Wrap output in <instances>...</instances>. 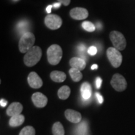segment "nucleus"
<instances>
[{"label": "nucleus", "instance_id": "f257e3e1", "mask_svg": "<svg viewBox=\"0 0 135 135\" xmlns=\"http://www.w3.org/2000/svg\"><path fill=\"white\" fill-rule=\"evenodd\" d=\"M42 56V50L40 47L33 46L24 56V63L27 66L31 67L40 61Z\"/></svg>", "mask_w": 135, "mask_h": 135}, {"label": "nucleus", "instance_id": "f03ea898", "mask_svg": "<svg viewBox=\"0 0 135 135\" xmlns=\"http://www.w3.org/2000/svg\"><path fill=\"white\" fill-rule=\"evenodd\" d=\"M63 56V51L58 45L50 46L47 50V57L49 63L52 65H56L60 63Z\"/></svg>", "mask_w": 135, "mask_h": 135}, {"label": "nucleus", "instance_id": "7ed1b4c3", "mask_svg": "<svg viewBox=\"0 0 135 135\" xmlns=\"http://www.w3.org/2000/svg\"><path fill=\"white\" fill-rule=\"evenodd\" d=\"M35 42V36L31 32H27L21 35L19 41V50L22 53H25L33 47Z\"/></svg>", "mask_w": 135, "mask_h": 135}, {"label": "nucleus", "instance_id": "20e7f679", "mask_svg": "<svg viewBox=\"0 0 135 135\" xmlns=\"http://www.w3.org/2000/svg\"><path fill=\"white\" fill-rule=\"evenodd\" d=\"M109 38L113 45L114 48L119 51H123L126 46V41L124 35L117 31H111L109 34Z\"/></svg>", "mask_w": 135, "mask_h": 135}, {"label": "nucleus", "instance_id": "39448f33", "mask_svg": "<svg viewBox=\"0 0 135 135\" xmlns=\"http://www.w3.org/2000/svg\"><path fill=\"white\" fill-rule=\"evenodd\" d=\"M107 57L111 65L114 68L119 67L122 63L123 56L119 50L113 47H109L106 51Z\"/></svg>", "mask_w": 135, "mask_h": 135}, {"label": "nucleus", "instance_id": "423d86ee", "mask_svg": "<svg viewBox=\"0 0 135 135\" xmlns=\"http://www.w3.org/2000/svg\"><path fill=\"white\" fill-rule=\"evenodd\" d=\"M111 85L117 91H123L127 88V82L120 74H114L111 80Z\"/></svg>", "mask_w": 135, "mask_h": 135}, {"label": "nucleus", "instance_id": "0eeeda50", "mask_svg": "<svg viewBox=\"0 0 135 135\" xmlns=\"http://www.w3.org/2000/svg\"><path fill=\"white\" fill-rule=\"evenodd\" d=\"M45 23L49 29L55 30L59 29L61 26L63 21L61 18L58 15L49 14L45 17Z\"/></svg>", "mask_w": 135, "mask_h": 135}, {"label": "nucleus", "instance_id": "6e6552de", "mask_svg": "<svg viewBox=\"0 0 135 135\" xmlns=\"http://www.w3.org/2000/svg\"><path fill=\"white\" fill-rule=\"evenodd\" d=\"M70 16L76 20H83L88 16L89 13L86 9L84 8L77 7L73 8L70 12Z\"/></svg>", "mask_w": 135, "mask_h": 135}, {"label": "nucleus", "instance_id": "1a4fd4ad", "mask_svg": "<svg viewBox=\"0 0 135 135\" xmlns=\"http://www.w3.org/2000/svg\"><path fill=\"white\" fill-rule=\"evenodd\" d=\"M32 101L37 108H44L48 103V98L45 94L40 92L35 93L31 97Z\"/></svg>", "mask_w": 135, "mask_h": 135}, {"label": "nucleus", "instance_id": "9d476101", "mask_svg": "<svg viewBox=\"0 0 135 135\" xmlns=\"http://www.w3.org/2000/svg\"><path fill=\"white\" fill-rule=\"evenodd\" d=\"M28 82L32 88L38 89L43 86V81L36 72H31L28 76Z\"/></svg>", "mask_w": 135, "mask_h": 135}, {"label": "nucleus", "instance_id": "9b49d317", "mask_svg": "<svg viewBox=\"0 0 135 135\" xmlns=\"http://www.w3.org/2000/svg\"><path fill=\"white\" fill-rule=\"evenodd\" d=\"M65 117L68 121L73 123H79L81 121L82 116L80 113L73 110V109H68L65 112Z\"/></svg>", "mask_w": 135, "mask_h": 135}, {"label": "nucleus", "instance_id": "f8f14e48", "mask_svg": "<svg viewBox=\"0 0 135 135\" xmlns=\"http://www.w3.org/2000/svg\"><path fill=\"white\" fill-rule=\"evenodd\" d=\"M23 109V105L20 103L14 102L8 107L7 109H6V114L11 117L18 115V114H21Z\"/></svg>", "mask_w": 135, "mask_h": 135}, {"label": "nucleus", "instance_id": "ddd939ff", "mask_svg": "<svg viewBox=\"0 0 135 135\" xmlns=\"http://www.w3.org/2000/svg\"><path fill=\"white\" fill-rule=\"evenodd\" d=\"M70 65L73 68L82 71L84 70L86 64L85 60L83 59L79 58V57H74L70 60Z\"/></svg>", "mask_w": 135, "mask_h": 135}, {"label": "nucleus", "instance_id": "4468645a", "mask_svg": "<svg viewBox=\"0 0 135 135\" xmlns=\"http://www.w3.org/2000/svg\"><path fill=\"white\" fill-rule=\"evenodd\" d=\"M91 86L90 84L88 82H84L81 84V93L82 98L84 100H88L91 97Z\"/></svg>", "mask_w": 135, "mask_h": 135}, {"label": "nucleus", "instance_id": "2eb2a0df", "mask_svg": "<svg viewBox=\"0 0 135 135\" xmlns=\"http://www.w3.org/2000/svg\"><path fill=\"white\" fill-rule=\"evenodd\" d=\"M50 78L53 81L56 83H61L65 81L66 78V75L65 73L60 71H53L51 73Z\"/></svg>", "mask_w": 135, "mask_h": 135}, {"label": "nucleus", "instance_id": "dca6fc26", "mask_svg": "<svg viewBox=\"0 0 135 135\" xmlns=\"http://www.w3.org/2000/svg\"><path fill=\"white\" fill-rule=\"evenodd\" d=\"M25 121V116L23 114H18L12 116L9 121V124L11 127L21 126Z\"/></svg>", "mask_w": 135, "mask_h": 135}, {"label": "nucleus", "instance_id": "f3484780", "mask_svg": "<svg viewBox=\"0 0 135 135\" xmlns=\"http://www.w3.org/2000/svg\"><path fill=\"white\" fill-rule=\"evenodd\" d=\"M71 93V89L68 86H63L59 89L58 91V96L59 98L63 100H65L68 98Z\"/></svg>", "mask_w": 135, "mask_h": 135}, {"label": "nucleus", "instance_id": "a211bd4d", "mask_svg": "<svg viewBox=\"0 0 135 135\" xmlns=\"http://www.w3.org/2000/svg\"><path fill=\"white\" fill-rule=\"evenodd\" d=\"M29 27V23L26 20H21L17 23L16 29L19 33L22 34V35H24L25 33H27Z\"/></svg>", "mask_w": 135, "mask_h": 135}, {"label": "nucleus", "instance_id": "6ab92c4d", "mask_svg": "<svg viewBox=\"0 0 135 135\" xmlns=\"http://www.w3.org/2000/svg\"><path fill=\"white\" fill-rule=\"evenodd\" d=\"M69 73L72 80L75 82H78L81 80L83 78V75L81 73V71L75 68H71L69 70Z\"/></svg>", "mask_w": 135, "mask_h": 135}, {"label": "nucleus", "instance_id": "aec40b11", "mask_svg": "<svg viewBox=\"0 0 135 135\" xmlns=\"http://www.w3.org/2000/svg\"><path fill=\"white\" fill-rule=\"evenodd\" d=\"M52 132L53 135H65V129L63 124L60 122L54 123L52 128Z\"/></svg>", "mask_w": 135, "mask_h": 135}, {"label": "nucleus", "instance_id": "412c9836", "mask_svg": "<svg viewBox=\"0 0 135 135\" xmlns=\"http://www.w3.org/2000/svg\"><path fill=\"white\" fill-rule=\"evenodd\" d=\"M77 50L78 51L79 55L81 56V58L83 59L84 60H87V56H86V52H88V50H86V47L84 44H80L77 47Z\"/></svg>", "mask_w": 135, "mask_h": 135}, {"label": "nucleus", "instance_id": "4be33fe9", "mask_svg": "<svg viewBox=\"0 0 135 135\" xmlns=\"http://www.w3.org/2000/svg\"><path fill=\"white\" fill-rule=\"evenodd\" d=\"M35 134L36 132L35 128L31 126H27L21 129L19 135H35Z\"/></svg>", "mask_w": 135, "mask_h": 135}, {"label": "nucleus", "instance_id": "5701e85b", "mask_svg": "<svg viewBox=\"0 0 135 135\" xmlns=\"http://www.w3.org/2000/svg\"><path fill=\"white\" fill-rule=\"evenodd\" d=\"M82 27L84 30L88 32H93L96 30V27L93 23L88 21L83 22Z\"/></svg>", "mask_w": 135, "mask_h": 135}, {"label": "nucleus", "instance_id": "b1692460", "mask_svg": "<svg viewBox=\"0 0 135 135\" xmlns=\"http://www.w3.org/2000/svg\"><path fill=\"white\" fill-rule=\"evenodd\" d=\"M87 131V125L84 122L81 123L78 127V133L79 135H84Z\"/></svg>", "mask_w": 135, "mask_h": 135}, {"label": "nucleus", "instance_id": "393cba45", "mask_svg": "<svg viewBox=\"0 0 135 135\" xmlns=\"http://www.w3.org/2000/svg\"><path fill=\"white\" fill-rule=\"evenodd\" d=\"M87 50H88L87 53L90 56H94V55H97V52H98V50H97V47L94 46H90Z\"/></svg>", "mask_w": 135, "mask_h": 135}, {"label": "nucleus", "instance_id": "a878e982", "mask_svg": "<svg viewBox=\"0 0 135 135\" xmlns=\"http://www.w3.org/2000/svg\"><path fill=\"white\" fill-rule=\"evenodd\" d=\"M101 84H102V80L100 77H98L96 80V86L98 89H99L101 88Z\"/></svg>", "mask_w": 135, "mask_h": 135}, {"label": "nucleus", "instance_id": "bb28decb", "mask_svg": "<svg viewBox=\"0 0 135 135\" xmlns=\"http://www.w3.org/2000/svg\"><path fill=\"white\" fill-rule=\"evenodd\" d=\"M96 96H97V98L98 99V101L99 103L102 104L104 101L103 97L100 94V93H96Z\"/></svg>", "mask_w": 135, "mask_h": 135}, {"label": "nucleus", "instance_id": "cd10ccee", "mask_svg": "<svg viewBox=\"0 0 135 135\" xmlns=\"http://www.w3.org/2000/svg\"><path fill=\"white\" fill-rule=\"evenodd\" d=\"M59 3H60L61 4H63L64 6H68L71 2V0H58Z\"/></svg>", "mask_w": 135, "mask_h": 135}, {"label": "nucleus", "instance_id": "c85d7f7f", "mask_svg": "<svg viewBox=\"0 0 135 135\" xmlns=\"http://www.w3.org/2000/svg\"><path fill=\"white\" fill-rule=\"evenodd\" d=\"M8 104V101L6 100H5L4 99H1L0 100V104H1V106L2 107H5Z\"/></svg>", "mask_w": 135, "mask_h": 135}, {"label": "nucleus", "instance_id": "c756f323", "mask_svg": "<svg viewBox=\"0 0 135 135\" xmlns=\"http://www.w3.org/2000/svg\"><path fill=\"white\" fill-rule=\"evenodd\" d=\"M53 5H48V6L46 7V12L49 13V14L51 13V9H52V8H53Z\"/></svg>", "mask_w": 135, "mask_h": 135}, {"label": "nucleus", "instance_id": "7c9ffc66", "mask_svg": "<svg viewBox=\"0 0 135 135\" xmlns=\"http://www.w3.org/2000/svg\"><path fill=\"white\" fill-rule=\"evenodd\" d=\"M61 4L60 3L58 2V3H54V4H53V6L54 8H56H56H60V6H61Z\"/></svg>", "mask_w": 135, "mask_h": 135}, {"label": "nucleus", "instance_id": "2f4dec72", "mask_svg": "<svg viewBox=\"0 0 135 135\" xmlns=\"http://www.w3.org/2000/svg\"><path fill=\"white\" fill-rule=\"evenodd\" d=\"M98 65H97V64H94V65H93L91 66V70H97V69H98Z\"/></svg>", "mask_w": 135, "mask_h": 135}, {"label": "nucleus", "instance_id": "473e14b6", "mask_svg": "<svg viewBox=\"0 0 135 135\" xmlns=\"http://www.w3.org/2000/svg\"><path fill=\"white\" fill-rule=\"evenodd\" d=\"M97 28H98V29H101V28H102V25H101L100 23H97Z\"/></svg>", "mask_w": 135, "mask_h": 135}, {"label": "nucleus", "instance_id": "72a5a7b5", "mask_svg": "<svg viewBox=\"0 0 135 135\" xmlns=\"http://www.w3.org/2000/svg\"><path fill=\"white\" fill-rule=\"evenodd\" d=\"M14 1H18V0H14Z\"/></svg>", "mask_w": 135, "mask_h": 135}]
</instances>
